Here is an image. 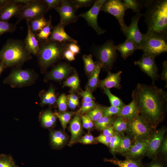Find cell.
I'll return each mask as SVG.
<instances>
[{
    "label": "cell",
    "mask_w": 167,
    "mask_h": 167,
    "mask_svg": "<svg viewBox=\"0 0 167 167\" xmlns=\"http://www.w3.org/2000/svg\"><path fill=\"white\" fill-rule=\"evenodd\" d=\"M16 28L15 24L0 20V36L6 33H12Z\"/></svg>",
    "instance_id": "cell-41"
},
{
    "label": "cell",
    "mask_w": 167,
    "mask_h": 167,
    "mask_svg": "<svg viewBox=\"0 0 167 167\" xmlns=\"http://www.w3.org/2000/svg\"><path fill=\"white\" fill-rule=\"evenodd\" d=\"M167 154V136L164 137L158 152V158L159 156L160 157L159 158L166 161Z\"/></svg>",
    "instance_id": "cell-45"
},
{
    "label": "cell",
    "mask_w": 167,
    "mask_h": 167,
    "mask_svg": "<svg viewBox=\"0 0 167 167\" xmlns=\"http://www.w3.org/2000/svg\"><path fill=\"white\" fill-rule=\"evenodd\" d=\"M122 72V71L115 73L108 71L107 76L104 79L99 80L98 86L103 89L105 88L109 89L113 88L120 89L121 86L120 83Z\"/></svg>",
    "instance_id": "cell-20"
},
{
    "label": "cell",
    "mask_w": 167,
    "mask_h": 167,
    "mask_svg": "<svg viewBox=\"0 0 167 167\" xmlns=\"http://www.w3.org/2000/svg\"><path fill=\"white\" fill-rule=\"evenodd\" d=\"M82 59L84 62L85 71L86 74L90 76L96 67L97 62H94L93 60L92 54L83 55Z\"/></svg>",
    "instance_id": "cell-34"
},
{
    "label": "cell",
    "mask_w": 167,
    "mask_h": 167,
    "mask_svg": "<svg viewBox=\"0 0 167 167\" xmlns=\"http://www.w3.org/2000/svg\"><path fill=\"white\" fill-rule=\"evenodd\" d=\"M50 138L51 145L55 149L62 147L66 143L68 139L66 134L61 130L51 131Z\"/></svg>",
    "instance_id": "cell-26"
},
{
    "label": "cell",
    "mask_w": 167,
    "mask_h": 167,
    "mask_svg": "<svg viewBox=\"0 0 167 167\" xmlns=\"http://www.w3.org/2000/svg\"><path fill=\"white\" fill-rule=\"evenodd\" d=\"M36 73L29 70L16 68L11 73L3 80V83L9 84L12 88H20L31 85L36 78Z\"/></svg>",
    "instance_id": "cell-8"
},
{
    "label": "cell",
    "mask_w": 167,
    "mask_h": 167,
    "mask_svg": "<svg viewBox=\"0 0 167 167\" xmlns=\"http://www.w3.org/2000/svg\"><path fill=\"white\" fill-rule=\"evenodd\" d=\"M79 81L77 74L74 73L68 78L63 83V87H69L73 92L76 91L79 88Z\"/></svg>",
    "instance_id": "cell-35"
},
{
    "label": "cell",
    "mask_w": 167,
    "mask_h": 167,
    "mask_svg": "<svg viewBox=\"0 0 167 167\" xmlns=\"http://www.w3.org/2000/svg\"><path fill=\"white\" fill-rule=\"evenodd\" d=\"M46 4L48 11L52 9H55L59 6L61 0H43Z\"/></svg>",
    "instance_id": "cell-52"
},
{
    "label": "cell",
    "mask_w": 167,
    "mask_h": 167,
    "mask_svg": "<svg viewBox=\"0 0 167 167\" xmlns=\"http://www.w3.org/2000/svg\"><path fill=\"white\" fill-rule=\"evenodd\" d=\"M132 97L137 105L139 115L156 129L166 116L167 92L153 84L138 83L133 91Z\"/></svg>",
    "instance_id": "cell-1"
},
{
    "label": "cell",
    "mask_w": 167,
    "mask_h": 167,
    "mask_svg": "<svg viewBox=\"0 0 167 167\" xmlns=\"http://www.w3.org/2000/svg\"><path fill=\"white\" fill-rule=\"evenodd\" d=\"M167 131L166 126L155 129L148 138V147L145 156L152 160L158 158V152Z\"/></svg>",
    "instance_id": "cell-12"
},
{
    "label": "cell",
    "mask_w": 167,
    "mask_h": 167,
    "mask_svg": "<svg viewBox=\"0 0 167 167\" xmlns=\"http://www.w3.org/2000/svg\"><path fill=\"white\" fill-rule=\"evenodd\" d=\"M79 94L82 97L84 102L89 103L94 101V97L91 91L87 88L85 90L79 92Z\"/></svg>",
    "instance_id": "cell-48"
},
{
    "label": "cell",
    "mask_w": 167,
    "mask_h": 167,
    "mask_svg": "<svg viewBox=\"0 0 167 167\" xmlns=\"http://www.w3.org/2000/svg\"><path fill=\"white\" fill-rule=\"evenodd\" d=\"M94 101L87 103L83 101L82 106L78 111V114L87 113L93 109L96 106Z\"/></svg>",
    "instance_id": "cell-47"
},
{
    "label": "cell",
    "mask_w": 167,
    "mask_h": 167,
    "mask_svg": "<svg viewBox=\"0 0 167 167\" xmlns=\"http://www.w3.org/2000/svg\"><path fill=\"white\" fill-rule=\"evenodd\" d=\"M125 7L127 9H131L136 14L140 13L143 3L137 0H123L122 1Z\"/></svg>",
    "instance_id": "cell-39"
},
{
    "label": "cell",
    "mask_w": 167,
    "mask_h": 167,
    "mask_svg": "<svg viewBox=\"0 0 167 167\" xmlns=\"http://www.w3.org/2000/svg\"><path fill=\"white\" fill-rule=\"evenodd\" d=\"M58 118L64 130L66 128L68 123L74 114L70 112H65L62 113H56Z\"/></svg>",
    "instance_id": "cell-40"
},
{
    "label": "cell",
    "mask_w": 167,
    "mask_h": 167,
    "mask_svg": "<svg viewBox=\"0 0 167 167\" xmlns=\"http://www.w3.org/2000/svg\"><path fill=\"white\" fill-rule=\"evenodd\" d=\"M56 103L59 113L65 112L67 110L68 106L67 97L66 96L64 93L61 94L57 98Z\"/></svg>",
    "instance_id": "cell-43"
},
{
    "label": "cell",
    "mask_w": 167,
    "mask_h": 167,
    "mask_svg": "<svg viewBox=\"0 0 167 167\" xmlns=\"http://www.w3.org/2000/svg\"><path fill=\"white\" fill-rule=\"evenodd\" d=\"M23 5L15 2L13 0H0V20L8 22L12 17L17 16Z\"/></svg>",
    "instance_id": "cell-16"
},
{
    "label": "cell",
    "mask_w": 167,
    "mask_h": 167,
    "mask_svg": "<svg viewBox=\"0 0 167 167\" xmlns=\"http://www.w3.org/2000/svg\"><path fill=\"white\" fill-rule=\"evenodd\" d=\"M13 1L17 4L23 5H27L32 2L33 0H13Z\"/></svg>",
    "instance_id": "cell-60"
},
{
    "label": "cell",
    "mask_w": 167,
    "mask_h": 167,
    "mask_svg": "<svg viewBox=\"0 0 167 167\" xmlns=\"http://www.w3.org/2000/svg\"><path fill=\"white\" fill-rule=\"evenodd\" d=\"M104 108L99 105H96L93 109L87 113L86 115L94 122L103 116Z\"/></svg>",
    "instance_id": "cell-37"
},
{
    "label": "cell",
    "mask_w": 167,
    "mask_h": 167,
    "mask_svg": "<svg viewBox=\"0 0 167 167\" xmlns=\"http://www.w3.org/2000/svg\"><path fill=\"white\" fill-rule=\"evenodd\" d=\"M71 100L76 104H79V101L77 96L74 94H71L68 96Z\"/></svg>",
    "instance_id": "cell-61"
},
{
    "label": "cell",
    "mask_w": 167,
    "mask_h": 167,
    "mask_svg": "<svg viewBox=\"0 0 167 167\" xmlns=\"http://www.w3.org/2000/svg\"><path fill=\"white\" fill-rule=\"evenodd\" d=\"M40 105L42 106L53 105L56 103L57 97L55 90L51 87L46 91L41 93L40 96Z\"/></svg>",
    "instance_id": "cell-29"
},
{
    "label": "cell",
    "mask_w": 167,
    "mask_h": 167,
    "mask_svg": "<svg viewBox=\"0 0 167 167\" xmlns=\"http://www.w3.org/2000/svg\"><path fill=\"white\" fill-rule=\"evenodd\" d=\"M148 138L133 142L129 151L124 155L126 158H141L146 151Z\"/></svg>",
    "instance_id": "cell-19"
},
{
    "label": "cell",
    "mask_w": 167,
    "mask_h": 167,
    "mask_svg": "<svg viewBox=\"0 0 167 167\" xmlns=\"http://www.w3.org/2000/svg\"><path fill=\"white\" fill-rule=\"evenodd\" d=\"M116 46L113 41L109 40L102 45L92 48L93 54L104 70L110 71L116 61L118 57Z\"/></svg>",
    "instance_id": "cell-5"
},
{
    "label": "cell",
    "mask_w": 167,
    "mask_h": 167,
    "mask_svg": "<svg viewBox=\"0 0 167 167\" xmlns=\"http://www.w3.org/2000/svg\"><path fill=\"white\" fill-rule=\"evenodd\" d=\"M4 69V68L2 65L0 63V75L2 71Z\"/></svg>",
    "instance_id": "cell-63"
},
{
    "label": "cell",
    "mask_w": 167,
    "mask_h": 167,
    "mask_svg": "<svg viewBox=\"0 0 167 167\" xmlns=\"http://www.w3.org/2000/svg\"><path fill=\"white\" fill-rule=\"evenodd\" d=\"M27 33L24 41L28 49L31 54L37 56L40 49V43L36 35L31 30L28 21L26 20Z\"/></svg>",
    "instance_id": "cell-22"
},
{
    "label": "cell",
    "mask_w": 167,
    "mask_h": 167,
    "mask_svg": "<svg viewBox=\"0 0 167 167\" xmlns=\"http://www.w3.org/2000/svg\"><path fill=\"white\" fill-rule=\"evenodd\" d=\"M122 1L106 0L102 6L100 11L112 15L118 20L122 31L127 27L124 20L125 12L127 10Z\"/></svg>",
    "instance_id": "cell-11"
},
{
    "label": "cell",
    "mask_w": 167,
    "mask_h": 167,
    "mask_svg": "<svg viewBox=\"0 0 167 167\" xmlns=\"http://www.w3.org/2000/svg\"><path fill=\"white\" fill-rule=\"evenodd\" d=\"M54 9L60 15L59 23L64 27L77 21L78 17L76 13L78 9L71 0H61L60 5Z\"/></svg>",
    "instance_id": "cell-10"
},
{
    "label": "cell",
    "mask_w": 167,
    "mask_h": 167,
    "mask_svg": "<svg viewBox=\"0 0 167 167\" xmlns=\"http://www.w3.org/2000/svg\"><path fill=\"white\" fill-rule=\"evenodd\" d=\"M96 67L91 74L87 84V88L91 92L95 90L98 86L99 81V75L102 69L101 64L96 61Z\"/></svg>",
    "instance_id": "cell-28"
},
{
    "label": "cell",
    "mask_w": 167,
    "mask_h": 167,
    "mask_svg": "<svg viewBox=\"0 0 167 167\" xmlns=\"http://www.w3.org/2000/svg\"><path fill=\"white\" fill-rule=\"evenodd\" d=\"M96 140L91 134H88L80 139L79 141L84 144H90L93 143Z\"/></svg>",
    "instance_id": "cell-51"
},
{
    "label": "cell",
    "mask_w": 167,
    "mask_h": 167,
    "mask_svg": "<svg viewBox=\"0 0 167 167\" xmlns=\"http://www.w3.org/2000/svg\"><path fill=\"white\" fill-rule=\"evenodd\" d=\"M95 1L92 0H72L71 1L77 8L90 6L94 4Z\"/></svg>",
    "instance_id": "cell-49"
},
{
    "label": "cell",
    "mask_w": 167,
    "mask_h": 167,
    "mask_svg": "<svg viewBox=\"0 0 167 167\" xmlns=\"http://www.w3.org/2000/svg\"><path fill=\"white\" fill-rule=\"evenodd\" d=\"M161 80H164L167 83V62L165 61L163 63V69L161 75Z\"/></svg>",
    "instance_id": "cell-56"
},
{
    "label": "cell",
    "mask_w": 167,
    "mask_h": 167,
    "mask_svg": "<svg viewBox=\"0 0 167 167\" xmlns=\"http://www.w3.org/2000/svg\"><path fill=\"white\" fill-rule=\"evenodd\" d=\"M128 122V121L125 118L116 116V118H113L112 126L114 131L122 136L126 133Z\"/></svg>",
    "instance_id": "cell-30"
},
{
    "label": "cell",
    "mask_w": 167,
    "mask_h": 167,
    "mask_svg": "<svg viewBox=\"0 0 167 167\" xmlns=\"http://www.w3.org/2000/svg\"><path fill=\"white\" fill-rule=\"evenodd\" d=\"M139 115V110L135 101L132 99V101L128 104L125 105L121 107L117 116L122 117L128 121L134 118Z\"/></svg>",
    "instance_id": "cell-23"
},
{
    "label": "cell",
    "mask_w": 167,
    "mask_h": 167,
    "mask_svg": "<svg viewBox=\"0 0 167 167\" xmlns=\"http://www.w3.org/2000/svg\"><path fill=\"white\" fill-rule=\"evenodd\" d=\"M106 0H97L95 1L92 7L87 11L78 15V17L84 18L88 24L92 27L98 35L104 34L106 30L100 27L97 22V17L101 9L106 1Z\"/></svg>",
    "instance_id": "cell-13"
},
{
    "label": "cell",
    "mask_w": 167,
    "mask_h": 167,
    "mask_svg": "<svg viewBox=\"0 0 167 167\" xmlns=\"http://www.w3.org/2000/svg\"><path fill=\"white\" fill-rule=\"evenodd\" d=\"M133 142L131 138L127 134L121 136L116 153H118L124 156L129 151Z\"/></svg>",
    "instance_id": "cell-31"
},
{
    "label": "cell",
    "mask_w": 167,
    "mask_h": 167,
    "mask_svg": "<svg viewBox=\"0 0 167 167\" xmlns=\"http://www.w3.org/2000/svg\"><path fill=\"white\" fill-rule=\"evenodd\" d=\"M144 6L146 10L143 16L147 26V33L167 40V0H146Z\"/></svg>",
    "instance_id": "cell-2"
},
{
    "label": "cell",
    "mask_w": 167,
    "mask_h": 167,
    "mask_svg": "<svg viewBox=\"0 0 167 167\" xmlns=\"http://www.w3.org/2000/svg\"><path fill=\"white\" fill-rule=\"evenodd\" d=\"M81 119L82 121L83 126L86 129H89V125L86 116L82 115Z\"/></svg>",
    "instance_id": "cell-59"
},
{
    "label": "cell",
    "mask_w": 167,
    "mask_h": 167,
    "mask_svg": "<svg viewBox=\"0 0 167 167\" xmlns=\"http://www.w3.org/2000/svg\"><path fill=\"white\" fill-rule=\"evenodd\" d=\"M143 16L140 13L136 14L131 18V22L129 26H127L123 32L126 37V39L129 40L139 47L140 49L143 43L144 34L140 31L138 26L139 20Z\"/></svg>",
    "instance_id": "cell-14"
},
{
    "label": "cell",
    "mask_w": 167,
    "mask_h": 167,
    "mask_svg": "<svg viewBox=\"0 0 167 167\" xmlns=\"http://www.w3.org/2000/svg\"><path fill=\"white\" fill-rule=\"evenodd\" d=\"M75 54L68 49L67 48L64 53V58L70 61L75 60Z\"/></svg>",
    "instance_id": "cell-55"
},
{
    "label": "cell",
    "mask_w": 167,
    "mask_h": 167,
    "mask_svg": "<svg viewBox=\"0 0 167 167\" xmlns=\"http://www.w3.org/2000/svg\"><path fill=\"white\" fill-rule=\"evenodd\" d=\"M28 22L31 30L36 35V34L47 25L48 20L44 16L35 19Z\"/></svg>",
    "instance_id": "cell-33"
},
{
    "label": "cell",
    "mask_w": 167,
    "mask_h": 167,
    "mask_svg": "<svg viewBox=\"0 0 167 167\" xmlns=\"http://www.w3.org/2000/svg\"><path fill=\"white\" fill-rule=\"evenodd\" d=\"M53 28L52 23V16L50 15L47 25L35 35L39 42L45 41L49 39Z\"/></svg>",
    "instance_id": "cell-32"
},
{
    "label": "cell",
    "mask_w": 167,
    "mask_h": 167,
    "mask_svg": "<svg viewBox=\"0 0 167 167\" xmlns=\"http://www.w3.org/2000/svg\"><path fill=\"white\" fill-rule=\"evenodd\" d=\"M104 161L111 163L119 167H144L141 158H126L124 160H121L114 158L113 159L105 158Z\"/></svg>",
    "instance_id": "cell-24"
},
{
    "label": "cell",
    "mask_w": 167,
    "mask_h": 167,
    "mask_svg": "<svg viewBox=\"0 0 167 167\" xmlns=\"http://www.w3.org/2000/svg\"><path fill=\"white\" fill-rule=\"evenodd\" d=\"M155 58L143 53L141 58L134 62L140 69L152 80L153 82L159 78L158 70L155 60Z\"/></svg>",
    "instance_id": "cell-15"
},
{
    "label": "cell",
    "mask_w": 167,
    "mask_h": 167,
    "mask_svg": "<svg viewBox=\"0 0 167 167\" xmlns=\"http://www.w3.org/2000/svg\"><path fill=\"white\" fill-rule=\"evenodd\" d=\"M167 41L158 36L146 32L140 49L155 58L167 52Z\"/></svg>",
    "instance_id": "cell-7"
},
{
    "label": "cell",
    "mask_w": 167,
    "mask_h": 167,
    "mask_svg": "<svg viewBox=\"0 0 167 167\" xmlns=\"http://www.w3.org/2000/svg\"><path fill=\"white\" fill-rule=\"evenodd\" d=\"M116 49L120 53L122 58L126 59L139 47L131 41L126 39L125 41L116 46Z\"/></svg>",
    "instance_id": "cell-25"
},
{
    "label": "cell",
    "mask_w": 167,
    "mask_h": 167,
    "mask_svg": "<svg viewBox=\"0 0 167 167\" xmlns=\"http://www.w3.org/2000/svg\"><path fill=\"white\" fill-rule=\"evenodd\" d=\"M67 103L69 108L72 109H75L78 105L73 101L69 96L67 97Z\"/></svg>",
    "instance_id": "cell-58"
},
{
    "label": "cell",
    "mask_w": 167,
    "mask_h": 167,
    "mask_svg": "<svg viewBox=\"0 0 167 167\" xmlns=\"http://www.w3.org/2000/svg\"><path fill=\"white\" fill-rule=\"evenodd\" d=\"M67 48L75 55L79 54L80 52L79 46L74 43H67Z\"/></svg>",
    "instance_id": "cell-54"
},
{
    "label": "cell",
    "mask_w": 167,
    "mask_h": 167,
    "mask_svg": "<svg viewBox=\"0 0 167 167\" xmlns=\"http://www.w3.org/2000/svg\"><path fill=\"white\" fill-rule=\"evenodd\" d=\"M115 133L112 125L103 130L102 134L105 136L111 137Z\"/></svg>",
    "instance_id": "cell-57"
},
{
    "label": "cell",
    "mask_w": 167,
    "mask_h": 167,
    "mask_svg": "<svg viewBox=\"0 0 167 167\" xmlns=\"http://www.w3.org/2000/svg\"><path fill=\"white\" fill-rule=\"evenodd\" d=\"M40 49L38 57L41 71L45 72L48 68L63 59L67 49V43L46 41L39 42Z\"/></svg>",
    "instance_id": "cell-4"
},
{
    "label": "cell",
    "mask_w": 167,
    "mask_h": 167,
    "mask_svg": "<svg viewBox=\"0 0 167 167\" xmlns=\"http://www.w3.org/2000/svg\"><path fill=\"white\" fill-rule=\"evenodd\" d=\"M165 161L157 158L155 160H152L150 162L143 164L144 167H166Z\"/></svg>",
    "instance_id": "cell-50"
},
{
    "label": "cell",
    "mask_w": 167,
    "mask_h": 167,
    "mask_svg": "<svg viewBox=\"0 0 167 167\" xmlns=\"http://www.w3.org/2000/svg\"><path fill=\"white\" fill-rule=\"evenodd\" d=\"M121 136L116 133L111 137L109 148L112 154L115 156L117 149L120 143Z\"/></svg>",
    "instance_id": "cell-42"
},
{
    "label": "cell",
    "mask_w": 167,
    "mask_h": 167,
    "mask_svg": "<svg viewBox=\"0 0 167 167\" xmlns=\"http://www.w3.org/2000/svg\"><path fill=\"white\" fill-rule=\"evenodd\" d=\"M74 68L66 62H61L55 66L45 76L44 80L61 81L75 72Z\"/></svg>",
    "instance_id": "cell-17"
},
{
    "label": "cell",
    "mask_w": 167,
    "mask_h": 167,
    "mask_svg": "<svg viewBox=\"0 0 167 167\" xmlns=\"http://www.w3.org/2000/svg\"><path fill=\"white\" fill-rule=\"evenodd\" d=\"M69 128L71 137L69 145L71 146L79 140L83 132L81 117L79 114H76L71 121Z\"/></svg>",
    "instance_id": "cell-21"
},
{
    "label": "cell",
    "mask_w": 167,
    "mask_h": 167,
    "mask_svg": "<svg viewBox=\"0 0 167 167\" xmlns=\"http://www.w3.org/2000/svg\"><path fill=\"white\" fill-rule=\"evenodd\" d=\"M103 89L104 93L108 97L111 105L121 108L125 105L120 98L113 94L109 89L105 88Z\"/></svg>",
    "instance_id": "cell-38"
},
{
    "label": "cell",
    "mask_w": 167,
    "mask_h": 167,
    "mask_svg": "<svg viewBox=\"0 0 167 167\" xmlns=\"http://www.w3.org/2000/svg\"><path fill=\"white\" fill-rule=\"evenodd\" d=\"M86 116L89 125V129H91L94 126L93 122L87 116Z\"/></svg>",
    "instance_id": "cell-62"
},
{
    "label": "cell",
    "mask_w": 167,
    "mask_h": 167,
    "mask_svg": "<svg viewBox=\"0 0 167 167\" xmlns=\"http://www.w3.org/2000/svg\"><path fill=\"white\" fill-rule=\"evenodd\" d=\"M58 118L56 113L47 109L43 112L40 115V119L41 126L45 128H49L55 124Z\"/></svg>",
    "instance_id": "cell-27"
},
{
    "label": "cell",
    "mask_w": 167,
    "mask_h": 167,
    "mask_svg": "<svg viewBox=\"0 0 167 167\" xmlns=\"http://www.w3.org/2000/svg\"><path fill=\"white\" fill-rule=\"evenodd\" d=\"M0 167H15L12 157L4 155H0Z\"/></svg>",
    "instance_id": "cell-44"
},
{
    "label": "cell",
    "mask_w": 167,
    "mask_h": 167,
    "mask_svg": "<svg viewBox=\"0 0 167 167\" xmlns=\"http://www.w3.org/2000/svg\"><path fill=\"white\" fill-rule=\"evenodd\" d=\"M47 6L43 0H33L30 3L24 5L17 16L16 25L24 19L29 21L44 16L48 11Z\"/></svg>",
    "instance_id": "cell-9"
},
{
    "label": "cell",
    "mask_w": 167,
    "mask_h": 167,
    "mask_svg": "<svg viewBox=\"0 0 167 167\" xmlns=\"http://www.w3.org/2000/svg\"><path fill=\"white\" fill-rule=\"evenodd\" d=\"M65 28L60 23L53 27L50 36L47 41L65 44L69 43L77 44L78 41L66 33Z\"/></svg>",
    "instance_id": "cell-18"
},
{
    "label": "cell",
    "mask_w": 167,
    "mask_h": 167,
    "mask_svg": "<svg viewBox=\"0 0 167 167\" xmlns=\"http://www.w3.org/2000/svg\"><path fill=\"white\" fill-rule=\"evenodd\" d=\"M113 119V118L112 117L103 116L94 122V125L97 129L103 131L112 125Z\"/></svg>",
    "instance_id": "cell-36"
},
{
    "label": "cell",
    "mask_w": 167,
    "mask_h": 167,
    "mask_svg": "<svg viewBox=\"0 0 167 167\" xmlns=\"http://www.w3.org/2000/svg\"><path fill=\"white\" fill-rule=\"evenodd\" d=\"M128 122L126 133L129 135L134 141L148 138L155 130L139 115Z\"/></svg>",
    "instance_id": "cell-6"
},
{
    "label": "cell",
    "mask_w": 167,
    "mask_h": 167,
    "mask_svg": "<svg viewBox=\"0 0 167 167\" xmlns=\"http://www.w3.org/2000/svg\"><path fill=\"white\" fill-rule=\"evenodd\" d=\"M96 141L102 143L109 147L111 140V137H108L101 134L95 138Z\"/></svg>",
    "instance_id": "cell-53"
},
{
    "label": "cell",
    "mask_w": 167,
    "mask_h": 167,
    "mask_svg": "<svg viewBox=\"0 0 167 167\" xmlns=\"http://www.w3.org/2000/svg\"><path fill=\"white\" fill-rule=\"evenodd\" d=\"M121 108L111 105L104 108L103 112V116L112 117L114 115H117L119 112Z\"/></svg>",
    "instance_id": "cell-46"
},
{
    "label": "cell",
    "mask_w": 167,
    "mask_h": 167,
    "mask_svg": "<svg viewBox=\"0 0 167 167\" xmlns=\"http://www.w3.org/2000/svg\"><path fill=\"white\" fill-rule=\"evenodd\" d=\"M32 58L24 41L22 40L9 39L0 50V63L4 68H18Z\"/></svg>",
    "instance_id": "cell-3"
}]
</instances>
